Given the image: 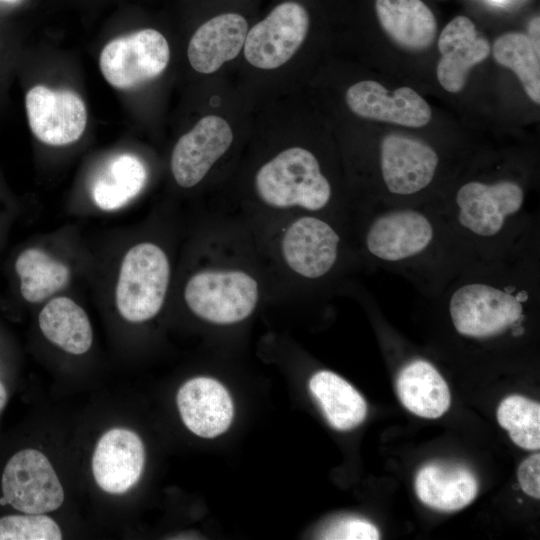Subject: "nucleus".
<instances>
[{
	"instance_id": "7ed1b4c3",
	"label": "nucleus",
	"mask_w": 540,
	"mask_h": 540,
	"mask_svg": "<svg viewBox=\"0 0 540 540\" xmlns=\"http://www.w3.org/2000/svg\"><path fill=\"white\" fill-rule=\"evenodd\" d=\"M524 204V190L515 181L473 180L456 191L453 220L466 237L481 242L495 241L520 217Z\"/></svg>"
},
{
	"instance_id": "b1692460",
	"label": "nucleus",
	"mask_w": 540,
	"mask_h": 540,
	"mask_svg": "<svg viewBox=\"0 0 540 540\" xmlns=\"http://www.w3.org/2000/svg\"><path fill=\"white\" fill-rule=\"evenodd\" d=\"M21 297L28 303H39L63 288L70 276L69 268L36 247L21 250L13 264Z\"/></svg>"
},
{
	"instance_id": "f03ea898",
	"label": "nucleus",
	"mask_w": 540,
	"mask_h": 540,
	"mask_svg": "<svg viewBox=\"0 0 540 540\" xmlns=\"http://www.w3.org/2000/svg\"><path fill=\"white\" fill-rule=\"evenodd\" d=\"M255 188L266 205L278 209L299 207L317 212L332 195L316 157L301 147L288 148L264 164L255 177Z\"/></svg>"
},
{
	"instance_id": "6e6552de",
	"label": "nucleus",
	"mask_w": 540,
	"mask_h": 540,
	"mask_svg": "<svg viewBox=\"0 0 540 540\" xmlns=\"http://www.w3.org/2000/svg\"><path fill=\"white\" fill-rule=\"evenodd\" d=\"M169 58L165 37L148 28L108 42L100 54L99 66L110 85L128 89L159 76Z\"/></svg>"
},
{
	"instance_id": "4468645a",
	"label": "nucleus",
	"mask_w": 540,
	"mask_h": 540,
	"mask_svg": "<svg viewBox=\"0 0 540 540\" xmlns=\"http://www.w3.org/2000/svg\"><path fill=\"white\" fill-rule=\"evenodd\" d=\"M346 102L356 115L401 126L419 128L429 123V104L410 87L387 90L382 84L365 80L346 92Z\"/></svg>"
},
{
	"instance_id": "20e7f679",
	"label": "nucleus",
	"mask_w": 540,
	"mask_h": 540,
	"mask_svg": "<svg viewBox=\"0 0 540 540\" xmlns=\"http://www.w3.org/2000/svg\"><path fill=\"white\" fill-rule=\"evenodd\" d=\"M170 280V263L156 244L142 242L125 254L118 275L115 301L127 321L150 320L163 306Z\"/></svg>"
},
{
	"instance_id": "bb28decb",
	"label": "nucleus",
	"mask_w": 540,
	"mask_h": 540,
	"mask_svg": "<svg viewBox=\"0 0 540 540\" xmlns=\"http://www.w3.org/2000/svg\"><path fill=\"white\" fill-rule=\"evenodd\" d=\"M497 420L511 440L526 450L540 448V405L521 395H511L501 401Z\"/></svg>"
},
{
	"instance_id": "412c9836",
	"label": "nucleus",
	"mask_w": 540,
	"mask_h": 540,
	"mask_svg": "<svg viewBox=\"0 0 540 540\" xmlns=\"http://www.w3.org/2000/svg\"><path fill=\"white\" fill-rule=\"evenodd\" d=\"M396 387L403 406L419 417L438 418L450 407L447 383L425 360L407 364L398 375Z\"/></svg>"
},
{
	"instance_id": "f8f14e48",
	"label": "nucleus",
	"mask_w": 540,
	"mask_h": 540,
	"mask_svg": "<svg viewBox=\"0 0 540 540\" xmlns=\"http://www.w3.org/2000/svg\"><path fill=\"white\" fill-rule=\"evenodd\" d=\"M339 244V234L327 221L308 215L289 224L281 239V252L297 275L318 279L335 266Z\"/></svg>"
},
{
	"instance_id": "cd10ccee",
	"label": "nucleus",
	"mask_w": 540,
	"mask_h": 540,
	"mask_svg": "<svg viewBox=\"0 0 540 540\" xmlns=\"http://www.w3.org/2000/svg\"><path fill=\"white\" fill-rule=\"evenodd\" d=\"M58 524L43 514H8L0 517V540H60Z\"/></svg>"
},
{
	"instance_id": "a878e982",
	"label": "nucleus",
	"mask_w": 540,
	"mask_h": 540,
	"mask_svg": "<svg viewBox=\"0 0 540 540\" xmlns=\"http://www.w3.org/2000/svg\"><path fill=\"white\" fill-rule=\"evenodd\" d=\"M495 61L512 70L529 98L540 103V52L536 51L526 34L507 32L493 45Z\"/></svg>"
},
{
	"instance_id": "2eb2a0df",
	"label": "nucleus",
	"mask_w": 540,
	"mask_h": 540,
	"mask_svg": "<svg viewBox=\"0 0 540 540\" xmlns=\"http://www.w3.org/2000/svg\"><path fill=\"white\" fill-rule=\"evenodd\" d=\"M145 463L141 438L133 431L113 428L98 440L92 456L97 485L110 494H123L140 479Z\"/></svg>"
},
{
	"instance_id": "423d86ee",
	"label": "nucleus",
	"mask_w": 540,
	"mask_h": 540,
	"mask_svg": "<svg viewBox=\"0 0 540 540\" xmlns=\"http://www.w3.org/2000/svg\"><path fill=\"white\" fill-rule=\"evenodd\" d=\"M432 214L415 208H393L375 215L365 233L367 252L386 264H408L427 256L438 240Z\"/></svg>"
},
{
	"instance_id": "f3484780",
	"label": "nucleus",
	"mask_w": 540,
	"mask_h": 540,
	"mask_svg": "<svg viewBox=\"0 0 540 540\" xmlns=\"http://www.w3.org/2000/svg\"><path fill=\"white\" fill-rule=\"evenodd\" d=\"M177 406L185 426L209 439L224 433L234 414L226 388L209 377H196L184 383L177 394Z\"/></svg>"
},
{
	"instance_id": "9d476101",
	"label": "nucleus",
	"mask_w": 540,
	"mask_h": 540,
	"mask_svg": "<svg viewBox=\"0 0 540 540\" xmlns=\"http://www.w3.org/2000/svg\"><path fill=\"white\" fill-rule=\"evenodd\" d=\"M25 103L31 131L45 144L61 146L73 143L85 130V104L71 90H53L37 85L27 92Z\"/></svg>"
},
{
	"instance_id": "6ab92c4d",
	"label": "nucleus",
	"mask_w": 540,
	"mask_h": 540,
	"mask_svg": "<svg viewBox=\"0 0 540 540\" xmlns=\"http://www.w3.org/2000/svg\"><path fill=\"white\" fill-rule=\"evenodd\" d=\"M478 490L474 473L458 464L430 463L415 477V492L420 501L440 511L463 509L475 499Z\"/></svg>"
},
{
	"instance_id": "9b49d317",
	"label": "nucleus",
	"mask_w": 540,
	"mask_h": 540,
	"mask_svg": "<svg viewBox=\"0 0 540 540\" xmlns=\"http://www.w3.org/2000/svg\"><path fill=\"white\" fill-rule=\"evenodd\" d=\"M439 156L427 143L391 133L380 145V170L387 190L396 196H412L433 181Z\"/></svg>"
},
{
	"instance_id": "2f4dec72",
	"label": "nucleus",
	"mask_w": 540,
	"mask_h": 540,
	"mask_svg": "<svg viewBox=\"0 0 540 540\" xmlns=\"http://www.w3.org/2000/svg\"><path fill=\"white\" fill-rule=\"evenodd\" d=\"M486 1L492 5L504 7L511 4L513 0H486Z\"/></svg>"
},
{
	"instance_id": "dca6fc26",
	"label": "nucleus",
	"mask_w": 540,
	"mask_h": 540,
	"mask_svg": "<svg viewBox=\"0 0 540 540\" xmlns=\"http://www.w3.org/2000/svg\"><path fill=\"white\" fill-rule=\"evenodd\" d=\"M438 49L441 57L436 69L437 79L450 93L460 92L470 69L490 53L488 40L477 31L472 20L463 15L453 18L443 28Z\"/></svg>"
},
{
	"instance_id": "c756f323",
	"label": "nucleus",
	"mask_w": 540,
	"mask_h": 540,
	"mask_svg": "<svg viewBox=\"0 0 540 540\" xmlns=\"http://www.w3.org/2000/svg\"><path fill=\"white\" fill-rule=\"evenodd\" d=\"M517 478L521 489L529 496L540 498V454L524 459L518 467Z\"/></svg>"
},
{
	"instance_id": "7c9ffc66",
	"label": "nucleus",
	"mask_w": 540,
	"mask_h": 540,
	"mask_svg": "<svg viewBox=\"0 0 540 540\" xmlns=\"http://www.w3.org/2000/svg\"><path fill=\"white\" fill-rule=\"evenodd\" d=\"M539 16L533 17L528 24V38L530 39L532 45L536 51L540 52V43H539Z\"/></svg>"
},
{
	"instance_id": "393cba45",
	"label": "nucleus",
	"mask_w": 540,
	"mask_h": 540,
	"mask_svg": "<svg viewBox=\"0 0 540 540\" xmlns=\"http://www.w3.org/2000/svg\"><path fill=\"white\" fill-rule=\"evenodd\" d=\"M147 179L145 166L132 154H120L109 161L92 186V198L102 210L125 206L143 188Z\"/></svg>"
},
{
	"instance_id": "1a4fd4ad",
	"label": "nucleus",
	"mask_w": 540,
	"mask_h": 540,
	"mask_svg": "<svg viewBox=\"0 0 540 540\" xmlns=\"http://www.w3.org/2000/svg\"><path fill=\"white\" fill-rule=\"evenodd\" d=\"M308 29L306 9L294 1L283 2L247 32L244 56L257 68H278L299 49Z\"/></svg>"
},
{
	"instance_id": "f257e3e1",
	"label": "nucleus",
	"mask_w": 540,
	"mask_h": 540,
	"mask_svg": "<svg viewBox=\"0 0 540 540\" xmlns=\"http://www.w3.org/2000/svg\"><path fill=\"white\" fill-rule=\"evenodd\" d=\"M529 293L491 278H468L452 289L448 312L463 336L487 339L520 330Z\"/></svg>"
},
{
	"instance_id": "4be33fe9",
	"label": "nucleus",
	"mask_w": 540,
	"mask_h": 540,
	"mask_svg": "<svg viewBox=\"0 0 540 540\" xmlns=\"http://www.w3.org/2000/svg\"><path fill=\"white\" fill-rule=\"evenodd\" d=\"M38 323L43 335L68 353L81 355L92 345L90 320L84 309L68 297L50 300L41 310Z\"/></svg>"
},
{
	"instance_id": "0eeeda50",
	"label": "nucleus",
	"mask_w": 540,
	"mask_h": 540,
	"mask_svg": "<svg viewBox=\"0 0 540 540\" xmlns=\"http://www.w3.org/2000/svg\"><path fill=\"white\" fill-rule=\"evenodd\" d=\"M0 506L20 513L43 514L58 509L64 490L48 458L34 448L13 453L0 475Z\"/></svg>"
},
{
	"instance_id": "5701e85b",
	"label": "nucleus",
	"mask_w": 540,
	"mask_h": 540,
	"mask_svg": "<svg viewBox=\"0 0 540 540\" xmlns=\"http://www.w3.org/2000/svg\"><path fill=\"white\" fill-rule=\"evenodd\" d=\"M309 389L335 429L351 430L366 418L367 404L364 398L339 375L327 370L319 371L310 379Z\"/></svg>"
},
{
	"instance_id": "a211bd4d",
	"label": "nucleus",
	"mask_w": 540,
	"mask_h": 540,
	"mask_svg": "<svg viewBox=\"0 0 540 540\" xmlns=\"http://www.w3.org/2000/svg\"><path fill=\"white\" fill-rule=\"evenodd\" d=\"M248 24L237 13L217 15L202 24L188 45L191 66L200 73L217 71L225 62L234 59L244 46Z\"/></svg>"
},
{
	"instance_id": "aec40b11",
	"label": "nucleus",
	"mask_w": 540,
	"mask_h": 540,
	"mask_svg": "<svg viewBox=\"0 0 540 540\" xmlns=\"http://www.w3.org/2000/svg\"><path fill=\"white\" fill-rule=\"evenodd\" d=\"M375 10L382 29L401 48L423 51L433 43L437 21L422 0H376Z\"/></svg>"
},
{
	"instance_id": "ddd939ff",
	"label": "nucleus",
	"mask_w": 540,
	"mask_h": 540,
	"mask_svg": "<svg viewBox=\"0 0 540 540\" xmlns=\"http://www.w3.org/2000/svg\"><path fill=\"white\" fill-rule=\"evenodd\" d=\"M232 140V130L224 119L215 115L203 117L172 151L171 171L177 184L183 188L198 184Z\"/></svg>"
},
{
	"instance_id": "c85d7f7f",
	"label": "nucleus",
	"mask_w": 540,
	"mask_h": 540,
	"mask_svg": "<svg viewBox=\"0 0 540 540\" xmlns=\"http://www.w3.org/2000/svg\"><path fill=\"white\" fill-rule=\"evenodd\" d=\"M321 538L334 540H377L380 538V534L377 527L367 520L345 518L327 528Z\"/></svg>"
},
{
	"instance_id": "39448f33",
	"label": "nucleus",
	"mask_w": 540,
	"mask_h": 540,
	"mask_svg": "<svg viewBox=\"0 0 540 540\" xmlns=\"http://www.w3.org/2000/svg\"><path fill=\"white\" fill-rule=\"evenodd\" d=\"M184 299L199 318L214 324H233L255 310L259 285L253 276L241 270H203L187 281Z\"/></svg>"
}]
</instances>
